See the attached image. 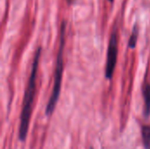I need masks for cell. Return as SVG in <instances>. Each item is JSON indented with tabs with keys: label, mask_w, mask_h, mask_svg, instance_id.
<instances>
[{
	"label": "cell",
	"mask_w": 150,
	"mask_h": 149,
	"mask_svg": "<svg viewBox=\"0 0 150 149\" xmlns=\"http://www.w3.org/2000/svg\"><path fill=\"white\" fill-rule=\"evenodd\" d=\"M89 149H94V148H93V147H90V148H89Z\"/></svg>",
	"instance_id": "cell-8"
},
{
	"label": "cell",
	"mask_w": 150,
	"mask_h": 149,
	"mask_svg": "<svg viewBox=\"0 0 150 149\" xmlns=\"http://www.w3.org/2000/svg\"><path fill=\"white\" fill-rule=\"evenodd\" d=\"M109 2H111V3H113V0H108Z\"/></svg>",
	"instance_id": "cell-7"
},
{
	"label": "cell",
	"mask_w": 150,
	"mask_h": 149,
	"mask_svg": "<svg viewBox=\"0 0 150 149\" xmlns=\"http://www.w3.org/2000/svg\"><path fill=\"white\" fill-rule=\"evenodd\" d=\"M142 139L145 149H150V126H142Z\"/></svg>",
	"instance_id": "cell-5"
},
{
	"label": "cell",
	"mask_w": 150,
	"mask_h": 149,
	"mask_svg": "<svg viewBox=\"0 0 150 149\" xmlns=\"http://www.w3.org/2000/svg\"><path fill=\"white\" fill-rule=\"evenodd\" d=\"M142 95L144 98V111L143 114L145 119L150 117V84L145 83L142 88Z\"/></svg>",
	"instance_id": "cell-4"
},
{
	"label": "cell",
	"mask_w": 150,
	"mask_h": 149,
	"mask_svg": "<svg viewBox=\"0 0 150 149\" xmlns=\"http://www.w3.org/2000/svg\"><path fill=\"white\" fill-rule=\"evenodd\" d=\"M66 25L67 23L65 20L62 22L61 25V32H60V46L56 57V64L54 70V87L47 102L46 107V115L50 116L53 114L55 106L57 105L60 93H61V86L62 81V74H63V53L65 47V40H66Z\"/></svg>",
	"instance_id": "cell-2"
},
{
	"label": "cell",
	"mask_w": 150,
	"mask_h": 149,
	"mask_svg": "<svg viewBox=\"0 0 150 149\" xmlns=\"http://www.w3.org/2000/svg\"><path fill=\"white\" fill-rule=\"evenodd\" d=\"M117 57H118V36H117V30L114 28L111 34L108 50H107V58L105 62V77L108 80H111L113 76L116 63H117Z\"/></svg>",
	"instance_id": "cell-3"
},
{
	"label": "cell",
	"mask_w": 150,
	"mask_h": 149,
	"mask_svg": "<svg viewBox=\"0 0 150 149\" xmlns=\"http://www.w3.org/2000/svg\"><path fill=\"white\" fill-rule=\"evenodd\" d=\"M40 54H41V47H39L34 54L32 70H31L30 77L27 83V86L23 100V106L20 114V123L18 128V140L20 141H25L26 140L27 133H28L29 123H30V119L33 112V101H34L35 90H36V78H37Z\"/></svg>",
	"instance_id": "cell-1"
},
{
	"label": "cell",
	"mask_w": 150,
	"mask_h": 149,
	"mask_svg": "<svg viewBox=\"0 0 150 149\" xmlns=\"http://www.w3.org/2000/svg\"><path fill=\"white\" fill-rule=\"evenodd\" d=\"M138 26L137 25H135L134 26V29H133V32L130 36V39H129V41H128V47L130 48H134L135 46H136V43H137V39H138Z\"/></svg>",
	"instance_id": "cell-6"
}]
</instances>
